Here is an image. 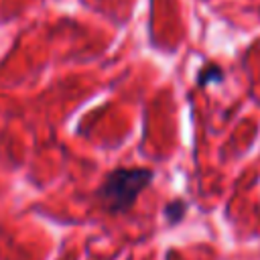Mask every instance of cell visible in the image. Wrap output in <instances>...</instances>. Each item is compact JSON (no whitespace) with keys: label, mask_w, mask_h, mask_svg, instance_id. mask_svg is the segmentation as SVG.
Masks as SVG:
<instances>
[{"label":"cell","mask_w":260,"mask_h":260,"mask_svg":"<svg viewBox=\"0 0 260 260\" xmlns=\"http://www.w3.org/2000/svg\"><path fill=\"white\" fill-rule=\"evenodd\" d=\"M219 79H221V69L213 63H209L199 75V85H207L209 81H219Z\"/></svg>","instance_id":"3957f363"},{"label":"cell","mask_w":260,"mask_h":260,"mask_svg":"<svg viewBox=\"0 0 260 260\" xmlns=\"http://www.w3.org/2000/svg\"><path fill=\"white\" fill-rule=\"evenodd\" d=\"M185 209H187V205H185V201H181V199H177V201L169 203V205H167V209H165L167 219H169V221H173V223L181 221V219H183V215H185Z\"/></svg>","instance_id":"7a4b0ae2"},{"label":"cell","mask_w":260,"mask_h":260,"mask_svg":"<svg viewBox=\"0 0 260 260\" xmlns=\"http://www.w3.org/2000/svg\"><path fill=\"white\" fill-rule=\"evenodd\" d=\"M150 181H152L150 169H142V167L114 169L104 179V183L95 193L98 203L108 213H124L136 203L138 195L150 185Z\"/></svg>","instance_id":"6da1fadb"}]
</instances>
